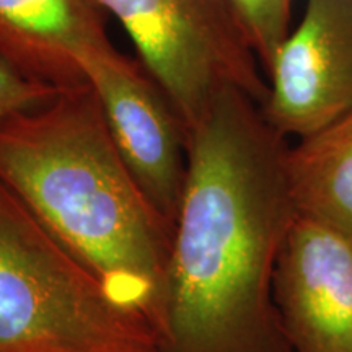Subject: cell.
Instances as JSON below:
<instances>
[{"label": "cell", "mask_w": 352, "mask_h": 352, "mask_svg": "<svg viewBox=\"0 0 352 352\" xmlns=\"http://www.w3.org/2000/svg\"><path fill=\"white\" fill-rule=\"evenodd\" d=\"M0 183L155 331L173 230L132 178L87 82L0 124Z\"/></svg>", "instance_id": "2"}, {"label": "cell", "mask_w": 352, "mask_h": 352, "mask_svg": "<svg viewBox=\"0 0 352 352\" xmlns=\"http://www.w3.org/2000/svg\"><path fill=\"white\" fill-rule=\"evenodd\" d=\"M297 215L352 239V111L289 147Z\"/></svg>", "instance_id": "9"}, {"label": "cell", "mask_w": 352, "mask_h": 352, "mask_svg": "<svg viewBox=\"0 0 352 352\" xmlns=\"http://www.w3.org/2000/svg\"><path fill=\"white\" fill-rule=\"evenodd\" d=\"M107 23L95 0H0V59L30 80L78 87L80 56L113 46Z\"/></svg>", "instance_id": "8"}, {"label": "cell", "mask_w": 352, "mask_h": 352, "mask_svg": "<svg viewBox=\"0 0 352 352\" xmlns=\"http://www.w3.org/2000/svg\"><path fill=\"white\" fill-rule=\"evenodd\" d=\"M0 352H162L148 320L0 183Z\"/></svg>", "instance_id": "3"}, {"label": "cell", "mask_w": 352, "mask_h": 352, "mask_svg": "<svg viewBox=\"0 0 352 352\" xmlns=\"http://www.w3.org/2000/svg\"><path fill=\"white\" fill-rule=\"evenodd\" d=\"M289 352H352V239L297 215L274 272Z\"/></svg>", "instance_id": "7"}, {"label": "cell", "mask_w": 352, "mask_h": 352, "mask_svg": "<svg viewBox=\"0 0 352 352\" xmlns=\"http://www.w3.org/2000/svg\"><path fill=\"white\" fill-rule=\"evenodd\" d=\"M264 72L290 33L294 0H230Z\"/></svg>", "instance_id": "10"}, {"label": "cell", "mask_w": 352, "mask_h": 352, "mask_svg": "<svg viewBox=\"0 0 352 352\" xmlns=\"http://www.w3.org/2000/svg\"><path fill=\"white\" fill-rule=\"evenodd\" d=\"M289 147L240 90L219 95L189 132L155 320L162 352H289L272 294L297 219Z\"/></svg>", "instance_id": "1"}, {"label": "cell", "mask_w": 352, "mask_h": 352, "mask_svg": "<svg viewBox=\"0 0 352 352\" xmlns=\"http://www.w3.org/2000/svg\"><path fill=\"white\" fill-rule=\"evenodd\" d=\"M263 114L284 138H307L352 111V0H305L277 47Z\"/></svg>", "instance_id": "6"}, {"label": "cell", "mask_w": 352, "mask_h": 352, "mask_svg": "<svg viewBox=\"0 0 352 352\" xmlns=\"http://www.w3.org/2000/svg\"><path fill=\"white\" fill-rule=\"evenodd\" d=\"M118 153L155 212L173 230L186 184L188 131L139 59L116 47L78 59Z\"/></svg>", "instance_id": "5"}, {"label": "cell", "mask_w": 352, "mask_h": 352, "mask_svg": "<svg viewBox=\"0 0 352 352\" xmlns=\"http://www.w3.org/2000/svg\"><path fill=\"white\" fill-rule=\"evenodd\" d=\"M120 21L139 60L195 129L227 90L266 101L267 82L230 0H95Z\"/></svg>", "instance_id": "4"}, {"label": "cell", "mask_w": 352, "mask_h": 352, "mask_svg": "<svg viewBox=\"0 0 352 352\" xmlns=\"http://www.w3.org/2000/svg\"><path fill=\"white\" fill-rule=\"evenodd\" d=\"M63 90L30 80L0 59V124L20 113L50 103Z\"/></svg>", "instance_id": "11"}]
</instances>
